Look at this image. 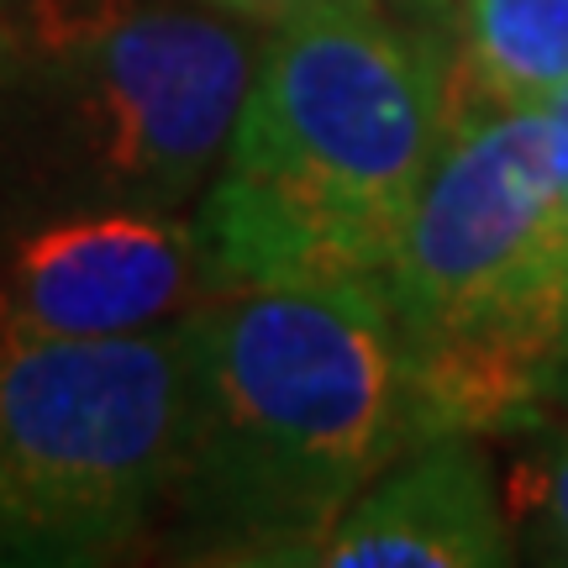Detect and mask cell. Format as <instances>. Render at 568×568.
Returning a JSON list of instances; mask_svg holds the SVG:
<instances>
[{
    "instance_id": "8fae6325",
    "label": "cell",
    "mask_w": 568,
    "mask_h": 568,
    "mask_svg": "<svg viewBox=\"0 0 568 568\" xmlns=\"http://www.w3.org/2000/svg\"><path fill=\"white\" fill-rule=\"evenodd\" d=\"M548 122H552V153H558V222H564V247H568V84L558 95H548Z\"/></svg>"
},
{
    "instance_id": "52a82bcc",
    "label": "cell",
    "mask_w": 568,
    "mask_h": 568,
    "mask_svg": "<svg viewBox=\"0 0 568 568\" xmlns=\"http://www.w3.org/2000/svg\"><path fill=\"white\" fill-rule=\"evenodd\" d=\"M506 506L474 437L406 447L343 510L311 564L326 568H500L516 558Z\"/></svg>"
},
{
    "instance_id": "9c48e42d",
    "label": "cell",
    "mask_w": 568,
    "mask_h": 568,
    "mask_svg": "<svg viewBox=\"0 0 568 568\" xmlns=\"http://www.w3.org/2000/svg\"><path fill=\"white\" fill-rule=\"evenodd\" d=\"M531 552L542 564H568V422L537 458L531 479Z\"/></svg>"
},
{
    "instance_id": "7a4b0ae2",
    "label": "cell",
    "mask_w": 568,
    "mask_h": 568,
    "mask_svg": "<svg viewBox=\"0 0 568 568\" xmlns=\"http://www.w3.org/2000/svg\"><path fill=\"white\" fill-rule=\"evenodd\" d=\"M195 332L201 422L174 500L237 558L268 548L264 564H311L416 447L385 284H226L195 305Z\"/></svg>"
},
{
    "instance_id": "5b68a950",
    "label": "cell",
    "mask_w": 568,
    "mask_h": 568,
    "mask_svg": "<svg viewBox=\"0 0 568 568\" xmlns=\"http://www.w3.org/2000/svg\"><path fill=\"white\" fill-rule=\"evenodd\" d=\"M379 284L400 347H510L568 368V247L548 105H458Z\"/></svg>"
},
{
    "instance_id": "ba28073f",
    "label": "cell",
    "mask_w": 568,
    "mask_h": 568,
    "mask_svg": "<svg viewBox=\"0 0 568 568\" xmlns=\"http://www.w3.org/2000/svg\"><path fill=\"white\" fill-rule=\"evenodd\" d=\"M468 101L542 105L568 84V0H464Z\"/></svg>"
},
{
    "instance_id": "6da1fadb",
    "label": "cell",
    "mask_w": 568,
    "mask_h": 568,
    "mask_svg": "<svg viewBox=\"0 0 568 568\" xmlns=\"http://www.w3.org/2000/svg\"><path fill=\"white\" fill-rule=\"evenodd\" d=\"M453 116L443 48L379 0L274 27L201 195L205 268L222 290L385 280Z\"/></svg>"
},
{
    "instance_id": "8992f818",
    "label": "cell",
    "mask_w": 568,
    "mask_h": 568,
    "mask_svg": "<svg viewBox=\"0 0 568 568\" xmlns=\"http://www.w3.org/2000/svg\"><path fill=\"white\" fill-rule=\"evenodd\" d=\"M201 232L159 211L38 222L0 268V337H132L195 311Z\"/></svg>"
},
{
    "instance_id": "277c9868",
    "label": "cell",
    "mask_w": 568,
    "mask_h": 568,
    "mask_svg": "<svg viewBox=\"0 0 568 568\" xmlns=\"http://www.w3.org/2000/svg\"><path fill=\"white\" fill-rule=\"evenodd\" d=\"M195 311L132 337H0V564H95L184 485Z\"/></svg>"
},
{
    "instance_id": "3957f363",
    "label": "cell",
    "mask_w": 568,
    "mask_h": 568,
    "mask_svg": "<svg viewBox=\"0 0 568 568\" xmlns=\"http://www.w3.org/2000/svg\"><path fill=\"white\" fill-rule=\"evenodd\" d=\"M258 48L195 0H11L0 17V180L48 216L201 201Z\"/></svg>"
},
{
    "instance_id": "30bf717a",
    "label": "cell",
    "mask_w": 568,
    "mask_h": 568,
    "mask_svg": "<svg viewBox=\"0 0 568 568\" xmlns=\"http://www.w3.org/2000/svg\"><path fill=\"white\" fill-rule=\"evenodd\" d=\"M216 6L226 17H243V21H258V27H284V21L305 17V11H322L332 0H205Z\"/></svg>"
}]
</instances>
